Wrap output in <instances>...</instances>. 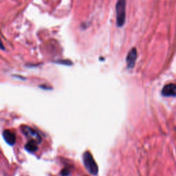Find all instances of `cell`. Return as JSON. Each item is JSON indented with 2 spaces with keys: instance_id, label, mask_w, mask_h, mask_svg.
<instances>
[{
  "instance_id": "6da1fadb",
  "label": "cell",
  "mask_w": 176,
  "mask_h": 176,
  "mask_svg": "<svg viewBox=\"0 0 176 176\" xmlns=\"http://www.w3.org/2000/svg\"><path fill=\"white\" fill-rule=\"evenodd\" d=\"M83 160L84 166L87 171L91 175H96L98 173V167L97 164L95 162L92 154L90 151H86L83 154Z\"/></svg>"
},
{
  "instance_id": "7a4b0ae2",
  "label": "cell",
  "mask_w": 176,
  "mask_h": 176,
  "mask_svg": "<svg viewBox=\"0 0 176 176\" xmlns=\"http://www.w3.org/2000/svg\"><path fill=\"white\" fill-rule=\"evenodd\" d=\"M116 24L122 27L126 19V0H118L116 5Z\"/></svg>"
},
{
  "instance_id": "3957f363",
  "label": "cell",
  "mask_w": 176,
  "mask_h": 176,
  "mask_svg": "<svg viewBox=\"0 0 176 176\" xmlns=\"http://www.w3.org/2000/svg\"><path fill=\"white\" fill-rule=\"evenodd\" d=\"M21 131L25 136L29 138H31L30 140H34L35 141L38 142V144H39L42 142V138L39 136V134H38V132L33 130V128L26 125L22 126Z\"/></svg>"
},
{
  "instance_id": "277c9868",
  "label": "cell",
  "mask_w": 176,
  "mask_h": 176,
  "mask_svg": "<svg viewBox=\"0 0 176 176\" xmlns=\"http://www.w3.org/2000/svg\"><path fill=\"white\" fill-rule=\"evenodd\" d=\"M137 59V50L136 49L134 48L129 52V53L126 58V62H127V66L129 69L133 68L136 63Z\"/></svg>"
},
{
  "instance_id": "5b68a950",
  "label": "cell",
  "mask_w": 176,
  "mask_h": 176,
  "mask_svg": "<svg viewBox=\"0 0 176 176\" xmlns=\"http://www.w3.org/2000/svg\"><path fill=\"white\" fill-rule=\"evenodd\" d=\"M162 95L166 97L176 96V85L174 83L167 84L162 90Z\"/></svg>"
},
{
  "instance_id": "8992f818",
  "label": "cell",
  "mask_w": 176,
  "mask_h": 176,
  "mask_svg": "<svg viewBox=\"0 0 176 176\" xmlns=\"http://www.w3.org/2000/svg\"><path fill=\"white\" fill-rule=\"evenodd\" d=\"M3 137L6 142L10 146L14 145L16 142V135L10 130H4L3 132Z\"/></svg>"
},
{
  "instance_id": "52a82bcc",
  "label": "cell",
  "mask_w": 176,
  "mask_h": 176,
  "mask_svg": "<svg viewBox=\"0 0 176 176\" xmlns=\"http://www.w3.org/2000/svg\"><path fill=\"white\" fill-rule=\"evenodd\" d=\"M38 142L34 140H30L24 146V148L29 153H34L38 149Z\"/></svg>"
},
{
  "instance_id": "ba28073f",
  "label": "cell",
  "mask_w": 176,
  "mask_h": 176,
  "mask_svg": "<svg viewBox=\"0 0 176 176\" xmlns=\"http://www.w3.org/2000/svg\"><path fill=\"white\" fill-rule=\"evenodd\" d=\"M70 173H71V171H70V169L67 168V167H66V168L61 170V176H69L70 175Z\"/></svg>"
},
{
  "instance_id": "9c48e42d",
  "label": "cell",
  "mask_w": 176,
  "mask_h": 176,
  "mask_svg": "<svg viewBox=\"0 0 176 176\" xmlns=\"http://www.w3.org/2000/svg\"><path fill=\"white\" fill-rule=\"evenodd\" d=\"M0 48L2 49V50H4V44L2 43L1 39H0Z\"/></svg>"
}]
</instances>
